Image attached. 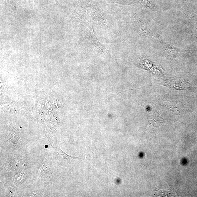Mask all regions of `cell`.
<instances>
[{
    "instance_id": "1",
    "label": "cell",
    "mask_w": 197,
    "mask_h": 197,
    "mask_svg": "<svg viewBox=\"0 0 197 197\" xmlns=\"http://www.w3.org/2000/svg\"><path fill=\"white\" fill-rule=\"evenodd\" d=\"M156 194L158 196L169 197L172 196L174 195L173 192L169 191L161 190L157 188Z\"/></svg>"
}]
</instances>
